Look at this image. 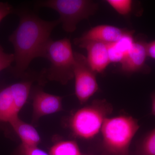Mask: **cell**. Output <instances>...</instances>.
<instances>
[{
    "label": "cell",
    "instance_id": "obj_1",
    "mask_svg": "<svg viewBox=\"0 0 155 155\" xmlns=\"http://www.w3.org/2000/svg\"><path fill=\"white\" fill-rule=\"evenodd\" d=\"M60 23L59 19L46 21L31 13L21 15L19 25L9 37L14 48V72L23 73L34 59L43 57L52 32Z\"/></svg>",
    "mask_w": 155,
    "mask_h": 155
},
{
    "label": "cell",
    "instance_id": "obj_2",
    "mask_svg": "<svg viewBox=\"0 0 155 155\" xmlns=\"http://www.w3.org/2000/svg\"><path fill=\"white\" fill-rule=\"evenodd\" d=\"M139 127L137 119L132 116L122 115L106 119L101 129L106 153L129 155L130 143Z\"/></svg>",
    "mask_w": 155,
    "mask_h": 155
},
{
    "label": "cell",
    "instance_id": "obj_3",
    "mask_svg": "<svg viewBox=\"0 0 155 155\" xmlns=\"http://www.w3.org/2000/svg\"><path fill=\"white\" fill-rule=\"evenodd\" d=\"M113 110L112 105L105 100H94L72 116L70 121L72 132L80 138H93L101 130L104 121Z\"/></svg>",
    "mask_w": 155,
    "mask_h": 155
},
{
    "label": "cell",
    "instance_id": "obj_4",
    "mask_svg": "<svg viewBox=\"0 0 155 155\" xmlns=\"http://www.w3.org/2000/svg\"><path fill=\"white\" fill-rule=\"evenodd\" d=\"M43 58L50 63L47 71L50 80L64 84L74 78L75 55L69 39L51 40L46 47Z\"/></svg>",
    "mask_w": 155,
    "mask_h": 155
},
{
    "label": "cell",
    "instance_id": "obj_5",
    "mask_svg": "<svg viewBox=\"0 0 155 155\" xmlns=\"http://www.w3.org/2000/svg\"><path fill=\"white\" fill-rule=\"evenodd\" d=\"M38 3V7L57 11L60 15V23L68 33L75 31L78 24L93 15L98 8L96 3L89 0H47Z\"/></svg>",
    "mask_w": 155,
    "mask_h": 155
},
{
    "label": "cell",
    "instance_id": "obj_6",
    "mask_svg": "<svg viewBox=\"0 0 155 155\" xmlns=\"http://www.w3.org/2000/svg\"><path fill=\"white\" fill-rule=\"evenodd\" d=\"M31 85V81H21L0 91V121L10 123L19 117V111L28 100Z\"/></svg>",
    "mask_w": 155,
    "mask_h": 155
},
{
    "label": "cell",
    "instance_id": "obj_7",
    "mask_svg": "<svg viewBox=\"0 0 155 155\" xmlns=\"http://www.w3.org/2000/svg\"><path fill=\"white\" fill-rule=\"evenodd\" d=\"M74 55L75 93L79 102L83 104L99 90L97 73L89 65L85 56L78 52H74Z\"/></svg>",
    "mask_w": 155,
    "mask_h": 155
},
{
    "label": "cell",
    "instance_id": "obj_8",
    "mask_svg": "<svg viewBox=\"0 0 155 155\" xmlns=\"http://www.w3.org/2000/svg\"><path fill=\"white\" fill-rule=\"evenodd\" d=\"M147 43L144 40H135L131 49L120 63L121 72L126 74L150 72V68L146 64Z\"/></svg>",
    "mask_w": 155,
    "mask_h": 155
},
{
    "label": "cell",
    "instance_id": "obj_9",
    "mask_svg": "<svg viewBox=\"0 0 155 155\" xmlns=\"http://www.w3.org/2000/svg\"><path fill=\"white\" fill-rule=\"evenodd\" d=\"M74 41L79 47L86 50L87 60L92 70L97 74L104 72L110 63L108 56L107 44L94 41Z\"/></svg>",
    "mask_w": 155,
    "mask_h": 155
},
{
    "label": "cell",
    "instance_id": "obj_10",
    "mask_svg": "<svg viewBox=\"0 0 155 155\" xmlns=\"http://www.w3.org/2000/svg\"><path fill=\"white\" fill-rule=\"evenodd\" d=\"M130 31L114 25H97L87 31L80 37L75 39L74 41H94L110 44L119 41Z\"/></svg>",
    "mask_w": 155,
    "mask_h": 155
},
{
    "label": "cell",
    "instance_id": "obj_11",
    "mask_svg": "<svg viewBox=\"0 0 155 155\" xmlns=\"http://www.w3.org/2000/svg\"><path fill=\"white\" fill-rule=\"evenodd\" d=\"M33 108L34 118L38 119L61 111L62 98L58 96L38 91L34 96Z\"/></svg>",
    "mask_w": 155,
    "mask_h": 155
},
{
    "label": "cell",
    "instance_id": "obj_12",
    "mask_svg": "<svg viewBox=\"0 0 155 155\" xmlns=\"http://www.w3.org/2000/svg\"><path fill=\"white\" fill-rule=\"evenodd\" d=\"M10 124L21 139L22 145L38 146L40 143V136L32 125L23 122L19 117L10 122Z\"/></svg>",
    "mask_w": 155,
    "mask_h": 155
},
{
    "label": "cell",
    "instance_id": "obj_13",
    "mask_svg": "<svg viewBox=\"0 0 155 155\" xmlns=\"http://www.w3.org/2000/svg\"><path fill=\"white\" fill-rule=\"evenodd\" d=\"M50 155H83L77 143L73 140H63L51 147Z\"/></svg>",
    "mask_w": 155,
    "mask_h": 155
},
{
    "label": "cell",
    "instance_id": "obj_14",
    "mask_svg": "<svg viewBox=\"0 0 155 155\" xmlns=\"http://www.w3.org/2000/svg\"><path fill=\"white\" fill-rule=\"evenodd\" d=\"M137 155H155V128L146 135L139 143Z\"/></svg>",
    "mask_w": 155,
    "mask_h": 155
},
{
    "label": "cell",
    "instance_id": "obj_15",
    "mask_svg": "<svg viewBox=\"0 0 155 155\" xmlns=\"http://www.w3.org/2000/svg\"><path fill=\"white\" fill-rule=\"evenodd\" d=\"M107 2L122 16L129 15L132 10L133 2L130 0H107Z\"/></svg>",
    "mask_w": 155,
    "mask_h": 155
},
{
    "label": "cell",
    "instance_id": "obj_16",
    "mask_svg": "<svg viewBox=\"0 0 155 155\" xmlns=\"http://www.w3.org/2000/svg\"><path fill=\"white\" fill-rule=\"evenodd\" d=\"M108 56L110 63H120L123 61L125 55L118 48L116 42L107 44Z\"/></svg>",
    "mask_w": 155,
    "mask_h": 155
},
{
    "label": "cell",
    "instance_id": "obj_17",
    "mask_svg": "<svg viewBox=\"0 0 155 155\" xmlns=\"http://www.w3.org/2000/svg\"><path fill=\"white\" fill-rule=\"evenodd\" d=\"M17 155H50L37 146H27L21 145Z\"/></svg>",
    "mask_w": 155,
    "mask_h": 155
},
{
    "label": "cell",
    "instance_id": "obj_18",
    "mask_svg": "<svg viewBox=\"0 0 155 155\" xmlns=\"http://www.w3.org/2000/svg\"><path fill=\"white\" fill-rule=\"evenodd\" d=\"M14 54L5 53L4 50L0 51V72L10 67L14 62Z\"/></svg>",
    "mask_w": 155,
    "mask_h": 155
},
{
    "label": "cell",
    "instance_id": "obj_19",
    "mask_svg": "<svg viewBox=\"0 0 155 155\" xmlns=\"http://www.w3.org/2000/svg\"><path fill=\"white\" fill-rule=\"evenodd\" d=\"M13 7L8 2H0V22L5 17L14 12Z\"/></svg>",
    "mask_w": 155,
    "mask_h": 155
},
{
    "label": "cell",
    "instance_id": "obj_20",
    "mask_svg": "<svg viewBox=\"0 0 155 155\" xmlns=\"http://www.w3.org/2000/svg\"><path fill=\"white\" fill-rule=\"evenodd\" d=\"M147 49L148 57L155 60V40L147 43Z\"/></svg>",
    "mask_w": 155,
    "mask_h": 155
},
{
    "label": "cell",
    "instance_id": "obj_21",
    "mask_svg": "<svg viewBox=\"0 0 155 155\" xmlns=\"http://www.w3.org/2000/svg\"><path fill=\"white\" fill-rule=\"evenodd\" d=\"M152 100V114L155 116V91L151 95Z\"/></svg>",
    "mask_w": 155,
    "mask_h": 155
},
{
    "label": "cell",
    "instance_id": "obj_22",
    "mask_svg": "<svg viewBox=\"0 0 155 155\" xmlns=\"http://www.w3.org/2000/svg\"><path fill=\"white\" fill-rule=\"evenodd\" d=\"M97 155H108L107 154V153H105L103 154Z\"/></svg>",
    "mask_w": 155,
    "mask_h": 155
},
{
    "label": "cell",
    "instance_id": "obj_23",
    "mask_svg": "<svg viewBox=\"0 0 155 155\" xmlns=\"http://www.w3.org/2000/svg\"><path fill=\"white\" fill-rule=\"evenodd\" d=\"M2 48L1 47V46H0V51H2V50H3Z\"/></svg>",
    "mask_w": 155,
    "mask_h": 155
}]
</instances>
